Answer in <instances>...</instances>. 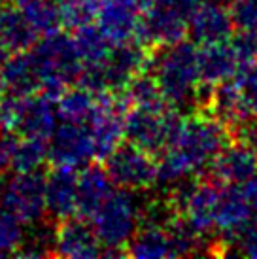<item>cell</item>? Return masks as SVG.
<instances>
[{
    "label": "cell",
    "mask_w": 257,
    "mask_h": 259,
    "mask_svg": "<svg viewBox=\"0 0 257 259\" xmlns=\"http://www.w3.org/2000/svg\"><path fill=\"white\" fill-rule=\"evenodd\" d=\"M227 125L210 112L180 119L168 144L159 155L157 180L182 184L210 166L216 155L229 144Z\"/></svg>",
    "instance_id": "1"
},
{
    "label": "cell",
    "mask_w": 257,
    "mask_h": 259,
    "mask_svg": "<svg viewBox=\"0 0 257 259\" xmlns=\"http://www.w3.org/2000/svg\"><path fill=\"white\" fill-rule=\"evenodd\" d=\"M151 76L157 81L164 101L172 108H184L195 104L202 97V79L199 68V48L182 40L161 48L151 59ZM204 101V97H202Z\"/></svg>",
    "instance_id": "2"
},
{
    "label": "cell",
    "mask_w": 257,
    "mask_h": 259,
    "mask_svg": "<svg viewBox=\"0 0 257 259\" xmlns=\"http://www.w3.org/2000/svg\"><path fill=\"white\" fill-rule=\"evenodd\" d=\"M29 55L38 89L44 93L59 97L70 83L79 81L83 61L74 36L51 32L29 48Z\"/></svg>",
    "instance_id": "3"
},
{
    "label": "cell",
    "mask_w": 257,
    "mask_h": 259,
    "mask_svg": "<svg viewBox=\"0 0 257 259\" xmlns=\"http://www.w3.org/2000/svg\"><path fill=\"white\" fill-rule=\"evenodd\" d=\"M151 59L153 55L150 53L148 46L135 44L133 40L114 44L102 61L83 66L79 83L95 93L102 91L123 93L136 76H140L150 68Z\"/></svg>",
    "instance_id": "4"
},
{
    "label": "cell",
    "mask_w": 257,
    "mask_h": 259,
    "mask_svg": "<svg viewBox=\"0 0 257 259\" xmlns=\"http://www.w3.org/2000/svg\"><path fill=\"white\" fill-rule=\"evenodd\" d=\"M89 222L104 246V255H125L123 248L128 246L142 222V206L135 191L117 187L112 189Z\"/></svg>",
    "instance_id": "5"
},
{
    "label": "cell",
    "mask_w": 257,
    "mask_h": 259,
    "mask_svg": "<svg viewBox=\"0 0 257 259\" xmlns=\"http://www.w3.org/2000/svg\"><path fill=\"white\" fill-rule=\"evenodd\" d=\"M178 123L176 108L161 101L153 104H127L123 125L131 144L155 155L166 148Z\"/></svg>",
    "instance_id": "6"
},
{
    "label": "cell",
    "mask_w": 257,
    "mask_h": 259,
    "mask_svg": "<svg viewBox=\"0 0 257 259\" xmlns=\"http://www.w3.org/2000/svg\"><path fill=\"white\" fill-rule=\"evenodd\" d=\"M200 0H151L138 29L148 48H166L186 40L191 17Z\"/></svg>",
    "instance_id": "7"
},
{
    "label": "cell",
    "mask_w": 257,
    "mask_h": 259,
    "mask_svg": "<svg viewBox=\"0 0 257 259\" xmlns=\"http://www.w3.org/2000/svg\"><path fill=\"white\" fill-rule=\"evenodd\" d=\"M222 186L214 180L187 182L170 197L172 208L193 235L202 238L216 235V216Z\"/></svg>",
    "instance_id": "8"
},
{
    "label": "cell",
    "mask_w": 257,
    "mask_h": 259,
    "mask_svg": "<svg viewBox=\"0 0 257 259\" xmlns=\"http://www.w3.org/2000/svg\"><path fill=\"white\" fill-rule=\"evenodd\" d=\"M0 208L25 225H36L48 212L46 178L38 170L14 172L0 182Z\"/></svg>",
    "instance_id": "9"
},
{
    "label": "cell",
    "mask_w": 257,
    "mask_h": 259,
    "mask_svg": "<svg viewBox=\"0 0 257 259\" xmlns=\"http://www.w3.org/2000/svg\"><path fill=\"white\" fill-rule=\"evenodd\" d=\"M48 157L55 166H78L97 159V144L89 117L83 121H61L48 140Z\"/></svg>",
    "instance_id": "10"
},
{
    "label": "cell",
    "mask_w": 257,
    "mask_h": 259,
    "mask_svg": "<svg viewBox=\"0 0 257 259\" xmlns=\"http://www.w3.org/2000/svg\"><path fill=\"white\" fill-rule=\"evenodd\" d=\"M106 172L114 186L144 191L157 180V161L153 153L135 144L117 146L106 157Z\"/></svg>",
    "instance_id": "11"
},
{
    "label": "cell",
    "mask_w": 257,
    "mask_h": 259,
    "mask_svg": "<svg viewBox=\"0 0 257 259\" xmlns=\"http://www.w3.org/2000/svg\"><path fill=\"white\" fill-rule=\"evenodd\" d=\"M253 206L246 197L242 186H222L218 216H216V235L220 237V253H229V246H235L246 227L253 222Z\"/></svg>",
    "instance_id": "12"
},
{
    "label": "cell",
    "mask_w": 257,
    "mask_h": 259,
    "mask_svg": "<svg viewBox=\"0 0 257 259\" xmlns=\"http://www.w3.org/2000/svg\"><path fill=\"white\" fill-rule=\"evenodd\" d=\"M151 0H100L97 27L112 44H123L138 36L140 21Z\"/></svg>",
    "instance_id": "13"
},
{
    "label": "cell",
    "mask_w": 257,
    "mask_h": 259,
    "mask_svg": "<svg viewBox=\"0 0 257 259\" xmlns=\"http://www.w3.org/2000/svg\"><path fill=\"white\" fill-rule=\"evenodd\" d=\"M53 255L68 259H93L104 255V246L93 225L83 218H66L55 227Z\"/></svg>",
    "instance_id": "14"
},
{
    "label": "cell",
    "mask_w": 257,
    "mask_h": 259,
    "mask_svg": "<svg viewBox=\"0 0 257 259\" xmlns=\"http://www.w3.org/2000/svg\"><path fill=\"white\" fill-rule=\"evenodd\" d=\"M208 168L220 186H242L257 174V151L242 142L225 144Z\"/></svg>",
    "instance_id": "15"
},
{
    "label": "cell",
    "mask_w": 257,
    "mask_h": 259,
    "mask_svg": "<svg viewBox=\"0 0 257 259\" xmlns=\"http://www.w3.org/2000/svg\"><path fill=\"white\" fill-rule=\"evenodd\" d=\"M199 68L204 89H214L240 72V61L231 40L214 44H200Z\"/></svg>",
    "instance_id": "16"
},
{
    "label": "cell",
    "mask_w": 257,
    "mask_h": 259,
    "mask_svg": "<svg viewBox=\"0 0 257 259\" xmlns=\"http://www.w3.org/2000/svg\"><path fill=\"white\" fill-rule=\"evenodd\" d=\"M235 21L223 2L206 0L197 6L189 25V36L197 44H214L231 40Z\"/></svg>",
    "instance_id": "17"
},
{
    "label": "cell",
    "mask_w": 257,
    "mask_h": 259,
    "mask_svg": "<svg viewBox=\"0 0 257 259\" xmlns=\"http://www.w3.org/2000/svg\"><path fill=\"white\" fill-rule=\"evenodd\" d=\"M78 174L74 166H55L46 178L48 212L57 222L78 216Z\"/></svg>",
    "instance_id": "18"
},
{
    "label": "cell",
    "mask_w": 257,
    "mask_h": 259,
    "mask_svg": "<svg viewBox=\"0 0 257 259\" xmlns=\"http://www.w3.org/2000/svg\"><path fill=\"white\" fill-rule=\"evenodd\" d=\"M114 182L108 176L106 168L85 166L78 174V216L91 220L97 208L106 201L114 189Z\"/></svg>",
    "instance_id": "19"
},
{
    "label": "cell",
    "mask_w": 257,
    "mask_h": 259,
    "mask_svg": "<svg viewBox=\"0 0 257 259\" xmlns=\"http://www.w3.org/2000/svg\"><path fill=\"white\" fill-rule=\"evenodd\" d=\"M0 34L4 38L10 53L29 50L40 40L32 32L29 23L25 21L15 2H2V0H0Z\"/></svg>",
    "instance_id": "20"
},
{
    "label": "cell",
    "mask_w": 257,
    "mask_h": 259,
    "mask_svg": "<svg viewBox=\"0 0 257 259\" xmlns=\"http://www.w3.org/2000/svg\"><path fill=\"white\" fill-rule=\"evenodd\" d=\"M25 21L38 38L57 32L61 25L57 0H15Z\"/></svg>",
    "instance_id": "21"
},
{
    "label": "cell",
    "mask_w": 257,
    "mask_h": 259,
    "mask_svg": "<svg viewBox=\"0 0 257 259\" xmlns=\"http://www.w3.org/2000/svg\"><path fill=\"white\" fill-rule=\"evenodd\" d=\"M97 93L79 85L76 89H64L57 97V115L59 121H83L95 108Z\"/></svg>",
    "instance_id": "22"
},
{
    "label": "cell",
    "mask_w": 257,
    "mask_h": 259,
    "mask_svg": "<svg viewBox=\"0 0 257 259\" xmlns=\"http://www.w3.org/2000/svg\"><path fill=\"white\" fill-rule=\"evenodd\" d=\"M61 25L70 30L93 25L99 15L100 0H57Z\"/></svg>",
    "instance_id": "23"
},
{
    "label": "cell",
    "mask_w": 257,
    "mask_h": 259,
    "mask_svg": "<svg viewBox=\"0 0 257 259\" xmlns=\"http://www.w3.org/2000/svg\"><path fill=\"white\" fill-rule=\"evenodd\" d=\"M46 157H48V140L19 137L17 138V146H15L12 172H32V170H38Z\"/></svg>",
    "instance_id": "24"
},
{
    "label": "cell",
    "mask_w": 257,
    "mask_h": 259,
    "mask_svg": "<svg viewBox=\"0 0 257 259\" xmlns=\"http://www.w3.org/2000/svg\"><path fill=\"white\" fill-rule=\"evenodd\" d=\"M25 223L0 208V255H15L25 240Z\"/></svg>",
    "instance_id": "25"
},
{
    "label": "cell",
    "mask_w": 257,
    "mask_h": 259,
    "mask_svg": "<svg viewBox=\"0 0 257 259\" xmlns=\"http://www.w3.org/2000/svg\"><path fill=\"white\" fill-rule=\"evenodd\" d=\"M231 44L242 66L240 72L257 63V30H240L236 36H231Z\"/></svg>",
    "instance_id": "26"
},
{
    "label": "cell",
    "mask_w": 257,
    "mask_h": 259,
    "mask_svg": "<svg viewBox=\"0 0 257 259\" xmlns=\"http://www.w3.org/2000/svg\"><path fill=\"white\" fill-rule=\"evenodd\" d=\"M231 15L240 30H257V0H233Z\"/></svg>",
    "instance_id": "27"
},
{
    "label": "cell",
    "mask_w": 257,
    "mask_h": 259,
    "mask_svg": "<svg viewBox=\"0 0 257 259\" xmlns=\"http://www.w3.org/2000/svg\"><path fill=\"white\" fill-rule=\"evenodd\" d=\"M233 79H236L240 89H242L246 102L250 106V112L253 115H257V63L244 68L242 72H238L236 78Z\"/></svg>",
    "instance_id": "28"
},
{
    "label": "cell",
    "mask_w": 257,
    "mask_h": 259,
    "mask_svg": "<svg viewBox=\"0 0 257 259\" xmlns=\"http://www.w3.org/2000/svg\"><path fill=\"white\" fill-rule=\"evenodd\" d=\"M229 133L231 137H235L236 142H242L257 151V115H250L242 121H238L229 129Z\"/></svg>",
    "instance_id": "29"
},
{
    "label": "cell",
    "mask_w": 257,
    "mask_h": 259,
    "mask_svg": "<svg viewBox=\"0 0 257 259\" xmlns=\"http://www.w3.org/2000/svg\"><path fill=\"white\" fill-rule=\"evenodd\" d=\"M17 138H19V135H15V133H2L0 135V172H12Z\"/></svg>",
    "instance_id": "30"
},
{
    "label": "cell",
    "mask_w": 257,
    "mask_h": 259,
    "mask_svg": "<svg viewBox=\"0 0 257 259\" xmlns=\"http://www.w3.org/2000/svg\"><path fill=\"white\" fill-rule=\"evenodd\" d=\"M236 253L240 255H248V257L257 259V218L246 227L240 238L236 240Z\"/></svg>",
    "instance_id": "31"
},
{
    "label": "cell",
    "mask_w": 257,
    "mask_h": 259,
    "mask_svg": "<svg viewBox=\"0 0 257 259\" xmlns=\"http://www.w3.org/2000/svg\"><path fill=\"white\" fill-rule=\"evenodd\" d=\"M242 187H244V191H246V197L250 199L251 206H253V212H255L253 218H257V174L253 178H250L246 184H242Z\"/></svg>",
    "instance_id": "32"
},
{
    "label": "cell",
    "mask_w": 257,
    "mask_h": 259,
    "mask_svg": "<svg viewBox=\"0 0 257 259\" xmlns=\"http://www.w3.org/2000/svg\"><path fill=\"white\" fill-rule=\"evenodd\" d=\"M10 55H12V53H10L6 42H4V38H2V34H0V66H2V63H4Z\"/></svg>",
    "instance_id": "33"
}]
</instances>
